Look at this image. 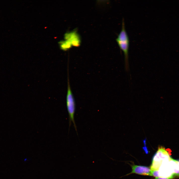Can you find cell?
I'll return each mask as SVG.
<instances>
[{"instance_id":"obj_6","label":"cell","mask_w":179,"mask_h":179,"mask_svg":"<svg viewBox=\"0 0 179 179\" xmlns=\"http://www.w3.org/2000/svg\"><path fill=\"white\" fill-rule=\"evenodd\" d=\"M174 177L172 176L170 177L166 178H163L161 177H157L155 178V179H173Z\"/></svg>"},{"instance_id":"obj_2","label":"cell","mask_w":179,"mask_h":179,"mask_svg":"<svg viewBox=\"0 0 179 179\" xmlns=\"http://www.w3.org/2000/svg\"><path fill=\"white\" fill-rule=\"evenodd\" d=\"M66 103L69 116V127L71 125V123L72 122L74 124V128L77 133V127L74 120V114L75 111V102L69 82L68 83Z\"/></svg>"},{"instance_id":"obj_3","label":"cell","mask_w":179,"mask_h":179,"mask_svg":"<svg viewBox=\"0 0 179 179\" xmlns=\"http://www.w3.org/2000/svg\"><path fill=\"white\" fill-rule=\"evenodd\" d=\"M167 152L162 147H159L153 157L150 169L152 171H158L165 157L169 156Z\"/></svg>"},{"instance_id":"obj_1","label":"cell","mask_w":179,"mask_h":179,"mask_svg":"<svg viewBox=\"0 0 179 179\" xmlns=\"http://www.w3.org/2000/svg\"><path fill=\"white\" fill-rule=\"evenodd\" d=\"M116 41L120 49L123 51L124 55L125 67L128 72L129 69V40L125 29L124 18L122 20L121 30L116 39Z\"/></svg>"},{"instance_id":"obj_4","label":"cell","mask_w":179,"mask_h":179,"mask_svg":"<svg viewBox=\"0 0 179 179\" xmlns=\"http://www.w3.org/2000/svg\"><path fill=\"white\" fill-rule=\"evenodd\" d=\"M131 166L132 172L128 175L132 173H135L141 175L151 176L152 171L148 167L134 164Z\"/></svg>"},{"instance_id":"obj_5","label":"cell","mask_w":179,"mask_h":179,"mask_svg":"<svg viewBox=\"0 0 179 179\" xmlns=\"http://www.w3.org/2000/svg\"><path fill=\"white\" fill-rule=\"evenodd\" d=\"M66 39L73 46H78L80 45V41L79 37L75 32L68 34L66 36Z\"/></svg>"}]
</instances>
